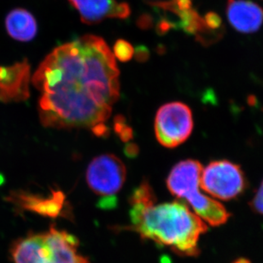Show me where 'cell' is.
I'll use <instances>...</instances> for the list:
<instances>
[{"instance_id": "obj_1", "label": "cell", "mask_w": 263, "mask_h": 263, "mask_svg": "<svg viewBox=\"0 0 263 263\" xmlns=\"http://www.w3.org/2000/svg\"><path fill=\"white\" fill-rule=\"evenodd\" d=\"M120 71L100 37L85 35L59 46L32 78L41 93L45 127L63 129L104 124L120 96Z\"/></svg>"}, {"instance_id": "obj_2", "label": "cell", "mask_w": 263, "mask_h": 263, "mask_svg": "<svg viewBox=\"0 0 263 263\" xmlns=\"http://www.w3.org/2000/svg\"><path fill=\"white\" fill-rule=\"evenodd\" d=\"M132 202V230L180 255H197L200 236L208 230L204 220L182 202Z\"/></svg>"}, {"instance_id": "obj_3", "label": "cell", "mask_w": 263, "mask_h": 263, "mask_svg": "<svg viewBox=\"0 0 263 263\" xmlns=\"http://www.w3.org/2000/svg\"><path fill=\"white\" fill-rule=\"evenodd\" d=\"M10 252L13 263H90L79 251L76 237L53 227L15 240Z\"/></svg>"}, {"instance_id": "obj_4", "label": "cell", "mask_w": 263, "mask_h": 263, "mask_svg": "<svg viewBox=\"0 0 263 263\" xmlns=\"http://www.w3.org/2000/svg\"><path fill=\"white\" fill-rule=\"evenodd\" d=\"M202 167L195 160H185L175 165L167 179L170 193L185 199L194 213L211 226L222 225L228 220L229 213L220 202L202 193L200 178Z\"/></svg>"}, {"instance_id": "obj_5", "label": "cell", "mask_w": 263, "mask_h": 263, "mask_svg": "<svg viewBox=\"0 0 263 263\" xmlns=\"http://www.w3.org/2000/svg\"><path fill=\"white\" fill-rule=\"evenodd\" d=\"M193 129L192 110L186 104L173 102L162 105L155 119V134L160 144L167 148L182 144Z\"/></svg>"}, {"instance_id": "obj_6", "label": "cell", "mask_w": 263, "mask_h": 263, "mask_svg": "<svg viewBox=\"0 0 263 263\" xmlns=\"http://www.w3.org/2000/svg\"><path fill=\"white\" fill-rule=\"evenodd\" d=\"M200 186L215 198L230 200L243 192L246 182L238 165L228 161H216L202 168Z\"/></svg>"}, {"instance_id": "obj_7", "label": "cell", "mask_w": 263, "mask_h": 263, "mask_svg": "<svg viewBox=\"0 0 263 263\" xmlns=\"http://www.w3.org/2000/svg\"><path fill=\"white\" fill-rule=\"evenodd\" d=\"M127 177L124 163L115 155L104 154L94 158L86 170L89 187L98 195L116 196Z\"/></svg>"}, {"instance_id": "obj_8", "label": "cell", "mask_w": 263, "mask_h": 263, "mask_svg": "<svg viewBox=\"0 0 263 263\" xmlns=\"http://www.w3.org/2000/svg\"><path fill=\"white\" fill-rule=\"evenodd\" d=\"M5 200L20 210L57 218L65 214L66 196L61 191L51 190L50 195L41 196L25 191H13Z\"/></svg>"}, {"instance_id": "obj_9", "label": "cell", "mask_w": 263, "mask_h": 263, "mask_svg": "<svg viewBox=\"0 0 263 263\" xmlns=\"http://www.w3.org/2000/svg\"><path fill=\"white\" fill-rule=\"evenodd\" d=\"M30 65L27 60L8 67L0 66V102L18 103L30 96Z\"/></svg>"}, {"instance_id": "obj_10", "label": "cell", "mask_w": 263, "mask_h": 263, "mask_svg": "<svg viewBox=\"0 0 263 263\" xmlns=\"http://www.w3.org/2000/svg\"><path fill=\"white\" fill-rule=\"evenodd\" d=\"M78 10L81 21L93 24L106 18L125 19L130 15L129 5L116 0H69Z\"/></svg>"}, {"instance_id": "obj_11", "label": "cell", "mask_w": 263, "mask_h": 263, "mask_svg": "<svg viewBox=\"0 0 263 263\" xmlns=\"http://www.w3.org/2000/svg\"><path fill=\"white\" fill-rule=\"evenodd\" d=\"M227 16L230 25L242 33H253L263 24V9L251 0H228Z\"/></svg>"}, {"instance_id": "obj_12", "label": "cell", "mask_w": 263, "mask_h": 263, "mask_svg": "<svg viewBox=\"0 0 263 263\" xmlns=\"http://www.w3.org/2000/svg\"><path fill=\"white\" fill-rule=\"evenodd\" d=\"M5 26L10 37L18 41L28 42L37 33V23L33 15L23 9H16L9 13Z\"/></svg>"}, {"instance_id": "obj_13", "label": "cell", "mask_w": 263, "mask_h": 263, "mask_svg": "<svg viewBox=\"0 0 263 263\" xmlns=\"http://www.w3.org/2000/svg\"><path fill=\"white\" fill-rule=\"evenodd\" d=\"M115 56L121 62H128L134 56V50L131 44L124 40H119L115 44Z\"/></svg>"}, {"instance_id": "obj_14", "label": "cell", "mask_w": 263, "mask_h": 263, "mask_svg": "<svg viewBox=\"0 0 263 263\" xmlns=\"http://www.w3.org/2000/svg\"><path fill=\"white\" fill-rule=\"evenodd\" d=\"M114 128L115 131L119 135L122 141L127 142L133 139V130L128 125L126 124L123 117H116Z\"/></svg>"}, {"instance_id": "obj_15", "label": "cell", "mask_w": 263, "mask_h": 263, "mask_svg": "<svg viewBox=\"0 0 263 263\" xmlns=\"http://www.w3.org/2000/svg\"><path fill=\"white\" fill-rule=\"evenodd\" d=\"M253 207L257 212L263 215V181L254 197Z\"/></svg>"}, {"instance_id": "obj_16", "label": "cell", "mask_w": 263, "mask_h": 263, "mask_svg": "<svg viewBox=\"0 0 263 263\" xmlns=\"http://www.w3.org/2000/svg\"><path fill=\"white\" fill-rule=\"evenodd\" d=\"M117 198L116 196H110V197H104L98 203V206L102 209H111L117 206Z\"/></svg>"}, {"instance_id": "obj_17", "label": "cell", "mask_w": 263, "mask_h": 263, "mask_svg": "<svg viewBox=\"0 0 263 263\" xmlns=\"http://www.w3.org/2000/svg\"><path fill=\"white\" fill-rule=\"evenodd\" d=\"M135 52L136 59L139 62H145L149 59V51L144 46H139L137 48Z\"/></svg>"}, {"instance_id": "obj_18", "label": "cell", "mask_w": 263, "mask_h": 263, "mask_svg": "<svg viewBox=\"0 0 263 263\" xmlns=\"http://www.w3.org/2000/svg\"><path fill=\"white\" fill-rule=\"evenodd\" d=\"M125 155L129 158H134L139 154V147L135 144H127L124 149Z\"/></svg>"}, {"instance_id": "obj_19", "label": "cell", "mask_w": 263, "mask_h": 263, "mask_svg": "<svg viewBox=\"0 0 263 263\" xmlns=\"http://www.w3.org/2000/svg\"><path fill=\"white\" fill-rule=\"evenodd\" d=\"M5 177H4V175L2 174H0V185H2L4 183H5Z\"/></svg>"}, {"instance_id": "obj_20", "label": "cell", "mask_w": 263, "mask_h": 263, "mask_svg": "<svg viewBox=\"0 0 263 263\" xmlns=\"http://www.w3.org/2000/svg\"><path fill=\"white\" fill-rule=\"evenodd\" d=\"M234 263H251L250 261H247L246 259H240V260H238V261H236Z\"/></svg>"}]
</instances>
